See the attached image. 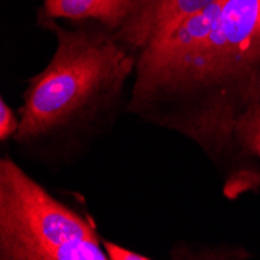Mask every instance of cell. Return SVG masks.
<instances>
[{
	"label": "cell",
	"instance_id": "1",
	"mask_svg": "<svg viewBox=\"0 0 260 260\" xmlns=\"http://www.w3.org/2000/svg\"><path fill=\"white\" fill-rule=\"evenodd\" d=\"M129 108L212 157L237 145L240 120L260 108V0H218L150 41Z\"/></svg>",
	"mask_w": 260,
	"mask_h": 260
},
{
	"label": "cell",
	"instance_id": "2",
	"mask_svg": "<svg viewBox=\"0 0 260 260\" xmlns=\"http://www.w3.org/2000/svg\"><path fill=\"white\" fill-rule=\"evenodd\" d=\"M56 38L53 59L30 81L20 108L17 140H31L67 125L87 105L111 95L129 77L136 61L122 44L97 31H69L45 20Z\"/></svg>",
	"mask_w": 260,
	"mask_h": 260
},
{
	"label": "cell",
	"instance_id": "3",
	"mask_svg": "<svg viewBox=\"0 0 260 260\" xmlns=\"http://www.w3.org/2000/svg\"><path fill=\"white\" fill-rule=\"evenodd\" d=\"M0 258L106 260L90 221L77 215L10 159L0 162Z\"/></svg>",
	"mask_w": 260,
	"mask_h": 260
},
{
	"label": "cell",
	"instance_id": "4",
	"mask_svg": "<svg viewBox=\"0 0 260 260\" xmlns=\"http://www.w3.org/2000/svg\"><path fill=\"white\" fill-rule=\"evenodd\" d=\"M215 2L218 0H136L131 16L115 39L131 49L142 50L156 36Z\"/></svg>",
	"mask_w": 260,
	"mask_h": 260
},
{
	"label": "cell",
	"instance_id": "5",
	"mask_svg": "<svg viewBox=\"0 0 260 260\" xmlns=\"http://www.w3.org/2000/svg\"><path fill=\"white\" fill-rule=\"evenodd\" d=\"M134 4L136 0H45L44 11L50 19H95L108 28H120Z\"/></svg>",
	"mask_w": 260,
	"mask_h": 260
},
{
	"label": "cell",
	"instance_id": "6",
	"mask_svg": "<svg viewBox=\"0 0 260 260\" xmlns=\"http://www.w3.org/2000/svg\"><path fill=\"white\" fill-rule=\"evenodd\" d=\"M235 140L248 156L255 154L260 159V108L251 109L240 120Z\"/></svg>",
	"mask_w": 260,
	"mask_h": 260
},
{
	"label": "cell",
	"instance_id": "7",
	"mask_svg": "<svg viewBox=\"0 0 260 260\" xmlns=\"http://www.w3.org/2000/svg\"><path fill=\"white\" fill-rule=\"evenodd\" d=\"M20 122H17L13 109L2 100L0 102V140H7L13 134H17Z\"/></svg>",
	"mask_w": 260,
	"mask_h": 260
},
{
	"label": "cell",
	"instance_id": "8",
	"mask_svg": "<svg viewBox=\"0 0 260 260\" xmlns=\"http://www.w3.org/2000/svg\"><path fill=\"white\" fill-rule=\"evenodd\" d=\"M103 245H105L109 260H148L150 258L147 255H142L134 251L125 249L120 245H115L112 242H103Z\"/></svg>",
	"mask_w": 260,
	"mask_h": 260
}]
</instances>
